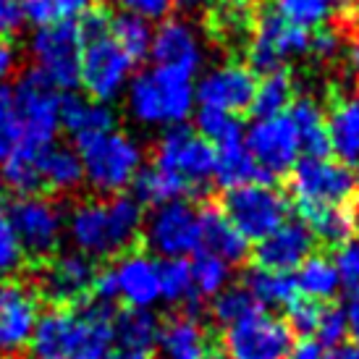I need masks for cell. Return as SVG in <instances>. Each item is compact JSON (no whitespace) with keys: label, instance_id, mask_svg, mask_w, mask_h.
<instances>
[{"label":"cell","instance_id":"816d5d0a","mask_svg":"<svg viewBox=\"0 0 359 359\" xmlns=\"http://www.w3.org/2000/svg\"><path fill=\"white\" fill-rule=\"evenodd\" d=\"M286 359H325V351L320 346L318 341H299V344H294L289 351V357Z\"/></svg>","mask_w":359,"mask_h":359},{"label":"cell","instance_id":"e575fe53","mask_svg":"<svg viewBox=\"0 0 359 359\" xmlns=\"http://www.w3.org/2000/svg\"><path fill=\"white\" fill-rule=\"evenodd\" d=\"M291 102H294V81L286 71H276L257 81L250 110L255 113V118H276L289 113Z\"/></svg>","mask_w":359,"mask_h":359},{"label":"cell","instance_id":"cb8c5ba5","mask_svg":"<svg viewBox=\"0 0 359 359\" xmlns=\"http://www.w3.org/2000/svg\"><path fill=\"white\" fill-rule=\"evenodd\" d=\"M210 351L208 336L197 318L179 315L160 325L155 359H205Z\"/></svg>","mask_w":359,"mask_h":359},{"label":"cell","instance_id":"4316f807","mask_svg":"<svg viewBox=\"0 0 359 359\" xmlns=\"http://www.w3.org/2000/svg\"><path fill=\"white\" fill-rule=\"evenodd\" d=\"M40 184L42 189L55 194H71L84 184V168H81L79 152L74 147L53 144L40 155Z\"/></svg>","mask_w":359,"mask_h":359},{"label":"cell","instance_id":"f5cc1de1","mask_svg":"<svg viewBox=\"0 0 359 359\" xmlns=\"http://www.w3.org/2000/svg\"><path fill=\"white\" fill-rule=\"evenodd\" d=\"M346 312V325H349V336L354 339V344H359V294H351L349 304L344 307Z\"/></svg>","mask_w":359,"mask_h":359},{"label":"cell","instance_id":"f1b7e54d","mask_svg":"<svg viewBox=\"0 0 359 359\" xmlns=\"http://www.w3.org/2000/svg\"><path fill=\"white\" fill-rule=\"evenodd\" d=\"M349 8H354V0H273V13L304 32L323 29Z\"/></svg>","mask_w":359,"mask_h":359},{"label":"cell","instance_id":"83f0119b","mask_svg":"<svg viewBox=\"0 0 359 359\" xmlns=\"http://www.w3.org/2000/svg\"><path fill=\"white\" fill-rule=\"evenodd\" d=\"M212 179L218 181L226 191L252 184V181H262L257 163L244 144V134L223 142V144H215V173H212Z\"/></svg>","mask_w":359,"mask_h":359},{"label":"cell","instance_id":"9c48e42d","mask_svg":"<svg viewBox=\"0 0 359 359\" xmlns=\"http://www.w3.org/2000/svg\"><path fill=\"white\" fill-rule=\"evenodd\" d=\"M142 236L152 257L158 255L160 259H176L197 255L202 250L200 210L187 200L152 208L150 215H144Z\"/></svg>","mask_w":359,"mask_h":359},{"label":"cell","instance_id":"484cf974","mask_svg":"<svg viewBox=\"0 0 359 359\" xmlns=\"http://www.w3.org/2000/svg\"><path fill=\"white\" fill-rule=\"evenodd\" d=\"M289 121L297 137L304 158H328V126H325V113L312 97H294L289 108Z\"/></svg>","mask_w":359,"mask_h":359},{"label":"cell","instance_id":"680465c9","mask_svg":"<svg viewBox=\"0 0 359 359\" xmlns=\"http://www.w3.org/2000/svg\"><path fill=\"white\" fill-rule=\"evenodd\" d=\"M205 359H226V357H223V351H218V349H212V346H210V351L205 354Z\"/></svg>","mask_w":359,"mask_h":359},{"label":"cell","instance_id":"8d00e7d4","mask_svg":"<svg viewBox=\"0 0 359 359\" xmlns=\"http://www.w3.org/2000/svg\"><path fill=\"white\" fill-rule=\"evenodd\" d=\"M184 194H189L187 184L165 173V170L155 168V165L142 168V173L134 181V197L140 200V205L160 208V205H168V202L184 200Z\"/></svg>","mask_w":359,"mask_h":359},{"label":"cell","instance_id":"6da1fadb","mask_svg":"<svg viewBox=\"0 0 359 359\" xmlns=\"http://www.w3.org/2000/svg\"><path fill=\"white\" fill-rule=\"evenodd\" d=\"M113 304L53 307L40 312L29 341V359H108L113 349Z\"/></svg>","mask_w":359,"mask_h":359},{"label":"cell","instance_id":"7dc6e473","mask_svg":"<svg viewBox=\"0 0 359 359\" xmlns=\"http://www.w3.org/2000/svg\"><path fill=\"white\" fill-rule=\"evenodd\" d=\"M121 6L131 16H140L147 24L152 21H165L176 8V0H121Z\"/></svg>","mask_w":359,"mask_h":359},{"label":"cell","instance_id":"52a82bcc","mask_svg":"<svg viewBox=\"0 0 359 359\" xmlns=\"http://www.w3.org/2000/svg\"><path fill=\"white\" fill-rule=\"evenodd\" d=\"M223 215L247 241H262L289 220V200L268 181L229 189L220 202Z\"/></svg>","mask_w":359,"mask_h":359},{"label":"cell","instance_id":"681fc988","mask_svg":"<svg viewBox=\"0 0 359 359\" xmlns=\"http://www.w3.org/2000/svg\"><path fill=\"white\" fill-rule=\"evenodd\" d=\"M24 24V13H21V0H0V37L16 34Z\"/></svg>","mask_w":359,"mask_h":359},{"label":"cell","instance_id":"30bf717a","mask_svg":"<svg viewBox=\"0 0 359 359\" xmlns=\"http://www.w3.org/2000/svg\"><path fill=\"white\" fill-rule=\"evenodd\" d=\"M131 79H134V60L116 45L110 32L84 40L79 84L90 100L110 105L126 92Z\"/></svg>","mask_w":359,"mask_h":359},{"label":"cell","instance_id":"ab89813d","mask_svg":"<svg viewBox=\"0 0 359 359\" xmlns=\"http://www.w3.org/2000/svg\"><path fill=\"white\" fill-rule=\"evenodd\" d=\"M194 126H197V134H200L202 140H208L212 147L233 140V137H241V126L236 116L218 108L200 105V108L194 110Z\"/></svg>","mask_w":359,"mask_h":359},{"label":"cell","instance_id":"7bdbcfd3","mask_svg":"<svg viewBox=\"0 0 359 359\" xmlns=\"http://www.w3.org/2000/svg\"><path fill=\"white\" fill-rule=\"evenodd\" d=\"M21 144V121L8 87H0V165Z\"/></svg>","mask_w":359,"mask_h":359},{"label":"cell","instance_id":"74e56055","mask_svg":"<svg viewBox=\"0 0 359 359\" xmlns=\"http://www.w3.org/2000/svg\"><path fill=\"white\" fill-rule=\"evenodd\" d=\"M231 280V265L226 259L208 255V252H197L191 259V289H194V299H215L220 291L229 289Z\"/></svg>","mask_w":359,"mask_h":359},{"label":"cell","instance_id":"d590c367","mask_svg":"<svg viewBox=\"0 0 359 359\" xmlns=\"http://www.w3.org/2000/svg\"><path fill=\"white\" fill-rule=\"evenodd\" d=\"M92 0H21L24 21L34 29L53 24H76L90 11Z\"/></svg>","mask_w":359,"mask_h":359},{"label":"cell","instance_id":"ba28073f","mask_svg":"<svg viewBox=\"0 0 359 359\" xmlns=\"http://www.w3.org/2000/svg\"><path fill=\"white\" fill-rule=\"evenodd\" d=\"M152 165L187 184V189H205L215 173V147L187 126H173L160 134Z\"/></svg>","mask_w":359,"mask_h":359},{"label":"cell","instance_id":"1f68e13d","mask_svg":"<svg viewBox=\"0 0 359 359\" xmlns=\"http://www.w3.org/2000/svg\"><path fill=\"white\" fill-rule=\"evenodd\" d=\"M302 218H304V226L309 229V233L323 244H330V247H341V244L351 241V233L357 229L351 210H346L344 205L307 208L302 210Z\"/></svg>","mask_w":359,"mask_h":359},{"label":"cell","instance_id":"11a10c76","mask_svg":"<svg viewBox=\"0 0 359 359\" xmlns=\"http://www.w3.org/2000/svg\"><path fill=\"white\" fill-rule=\"evenodd\" d=\"M349 66L354 74H359V37L351 42V48H349Z\"/></svg>","mask_w":359,"mask_h":359},{"label":"cell","instance_id":"ee69618b","mask_svg":"<svg viewBox=\"0 0 359 359\" xmlns=\"http://www.w3.org/2000/svg\"><path fill=\"white\" fill-rule=\"evenodd\" d=\"M320 307L318 302H309V299H297L291 307H286V325H289L291 336H302V339H307V336H315V330H318V323H320Z\"/></svg>","mask_w":359,"mask_h":359},{"label":"cell","instance_id":"d4e9b609","mask_svg":"<svg viewBox=\"0 0 359 359\" xmlns=\"http://www.w3.org/2000/svg\"><path fill=\"white\" fill-rule=\"evenodd\" d=\"M60 129L69 131L74 142L90 140L116 129V113L105 102L90 97H63L60 105Z\"/></svg>","mask_w":359,"mask_h":359},{"label":"cell","instance_id":"b9f144b4","mask_svg":"<svg viewBox=\"0 0 359 359\" xmlns=\"http://www.w3.org/2000/svg\"><path fill=\"white\" fill-rule=\"evenodd\" d=\"M212 318L220 323L223 328H229L231 323L241 320L244 315H250L252 309H257V304L252 302L244 286H229L226 291H220L218 297L212 299Z\"/></svg>","mask_w":359,"mask_h":359},{"label":"cell","instance_id":"4dcf8cb0","mask_svg":"<svg viewBox=\"0 0 359 359\" xmlns=\"http://www.w3.org/2000/svg\"><path fill=\"white\" fill-rule=\"evenodd\" d=\"M294 280H297V291H299L302 297L309 302H318V304L333 299L341 289L336 265L325 255H309L297 268Z\"/></svg>","mask_w":359,"mask_h":359},{"label":"cell","instance_id":"2e32d148","mask_svg":"<svg viewBox=\"0 0 359 359\" xmlns=\"http://www.w3.org/2000/svg\"><path fill=\"white\" fill-rule=\"evenodd\" d=\"M244 144L257 163L262 181L289 173L299 163L302 155L299 137L291 126L289 116L255 118V123L244 134Z\"/></svg>","mask_w":359,"mask_h":359},{"label":"cell","instance_id":"4fadbf2b","mask_svg":"<svg viewBox=\"0 0 359 359\" xmlns=\"http://www.w3.org/2000/svg\"><path fill=\"white\" fill-rule=\"evenodd\" d=\"M8 210L24 255L45 259L58 252L60 241L66 236V212L58 202L42 194H29L13 197Z\"/></svg>","mask_w":359,"mask_h":359},{"label":"cell","instance_id":"7402d4cb","mask_svg":"<svg viewBox=\"0 0 359 359\" xmlns=\"http://www.w3.org/2000/svg\"><path fill=\"white\" fill-rule=\"evenodd\" d=\"M330 152L346 168L359 165V97L344 95L333 100V108L325 116Z\"/></svg>","mask_w":359,"mask_h":359},{"label":"cell","instance_id":"ffe728a7","mask_svg":"<svg viewBox=\"0 0 359 359\" xmlns=\"http://www.w3.org/2000/svg\"><path fill=\"white\" fill-rule=\"evenodd\" d=\"M150 58L155 66L163 69H176L184 74H197L205 60V48H202L200 32L184 19H165L152 34Z\"/></svg>","mask_w":359,"mask_h":359},{"label":"cell","instance_id":"603a6c76","mask_svg":"<svg viewBox=\"0 0 359 359\" xmlns=\"http://www.w3.org/2000/svg\"><path fill=\"white\" fill-rule=\"evenodd\" d=\"M200 252L215 255V257L226 259L229 265L241 262L250 255V241L231 226L229 218L223 215V210L215 208V205H208V208L200 210Z\"/></svg>","mask_w":359,"mask_h":359},{"label":"cell","instance_id":"5b68a950","mask_svg":"<svg viewBox=\"0 0 359 359\" xmlns=\"http://www.w3.org/2000/svg\"><path fill=\"white\" fill-rule=\"evenodd\" d=\"M11 95L21 121V144L16 150L42 155L55 144V137L60 131L63 92L45 79L40 71L29 69L19 76Z\"/></svg>","mask_w":359,"mask_h":359},{"label":"cell","instance_id":"60d3db41","mask_svg":"<svg viewBox=\"0 0 359 359\" xmlns=\"http://www.w3.org/2000/svg\"><path fill=\"white\" fill-rule=\"evenodd\" d=\"M24 265V247L11 220L8 202L0 200V276H11Z\"/></svg>","mask_w":359,"mask_h":359},{"label":"cell","instance_id":"277c9868","mask_svg":"<svg viewBox=\"0 0 359 359\" xmlns=\"http://www.w3.org/2000/svg\"><path fill=\"white\" fill-rule=\"evenodd\" d=\"M84 184L102 197H116L134 187L144 168V150L126 131H105L97 137L76 142Z\"/></svg>","mask_w":359,"mask_h":359},{"label":"cell","instance_id":"f907efd6","mask_svg":"<svg viewBox=\"0 0 359 359\" xmlns=\"http://www.w3.org/2000/svg\"><path fill=\"white\" fill-rule=\"evenodd\" d=\"M19 69V50L8 37H0V87H6V81Z\"/></svg>","mask_w":359,"mask_h":359},{"label":"cell","instance_id":"8fae6325","mask_svg":"<svg viewBox=\"0 0 359 359\" xmlns=\"http://www.w3.org/2000/svg\"><path fill=\"white\" fill-rule=\"evenodd\" d=\"M81 50L84 40L76 24H53L34 29L29 40V55L34 60V71L55 84L60 92L79 87Z\"/></svg>","mask_w":359,"mask_h":359},{"label":"cell","instance_id":"6f0895ef","mask_svg":"<svg viewBox=\"0 0 359 359\" xmlns=\"http://www.w3.org/2000/svg\"><path fill=\"white\" fill-rule=\"evenodd\" d=\"M184 6H189V8H205V6H215L218 0H181Z\"/></svg>","mask_w":359,"mask_h":359},{"label":"cell","instance_id":"9a60e30c","mask_svg":"<svg viewBox=\"0 0 359 359\" xmlns=\"http://www.w3.org/2000/svg\"><path fill=\"white\" fill-rule=\"evenodd\" d=\"M244 53H247V69L252 74L268 76L283 71V63L289 58L309 53V32L291 27L289 21H283L270 11L257 19Z\"/></svg>","mask_w":359,"mask_h":359},{"label":"cell","instance_id":"f546056e","mask_svg":"<svg viewBox=\"0 0 359 359\" xmlns=\"http://www.w3.org/2000/svg\"><path fill=\"white\" fill-rule=\"evenodd\" d=\"M244 289L259 309L265 307H291L299 299L297 280L291 273H276V270L252 268L244 278Z\"/></svg>","mask_w":359,"mask_h":359},{"label":"cell","instance_id":"44dd1931","mask_svg":"<svg viewBox=\"0 0 359 359\" xmlns=\"http://www.w3.org/2000/svg\"><path fill=\"white\" fill-rule=\"evenodd\" d=\"M315 250V236L309 233L304 220H286L283 226L268 233L255 247V265L262 270L291 273Z\"/></svg>","mask_w":359,"mask_h":359},{"label":"cell","instance_id":"d6a6232c","mask_svg":"<svg viewBox=\"0 0 359 359\" xmlns=\"http://www.w3.org/2000/svg\"><path fill=\"white\" fill-rule=\"evenodd\" d=\"M215 34L226 45H244L250 42L257 16L252 0H218V8L212 11Z\"/></svg>","mask_w":359,"mask_h":359},{"label":"cell","instance_id":"7a4b0ae2","mask_svg":"<svg viewBox=\"0 0 359 359\" xmlns=\"http://www.w3.org/2000/svg\"><path fill=\"white\" fill-rule=\"evenodd\" d=\"M142 226L144 208L129 194L81 200L66 212V239L74 252L92 262L126 255L131 244L140 239Z\"/></svg>","mask_w":359,"mask_h":359},{"label":"cell","instance_id":"bcb514c9","mask_svg":"<svg viewBox=\"0 0 359 359\" xmlns=\"http://www.w3.org/2000/svg\"><path fill=\"white\" fill-rule=\"evenodd\" d=\"M333 265H336L341 286L351 294H359V239H351L336 247Z\"/></svg>","mask_w":359,"mask_h":359},{"label":"cell","instance_id":"e0dca14e","mask_svg":"<svg viewBox=\"0 0 359 359\" xmlns=\"http://www.w3.org/2000/svg\"><path fill=\"white\" fill-rule=\"evenodd\" d=\"M97 278L95 262L79 252H60L53 255L40 268L37 276V297H45L55 307H76L92 294Z\"/></svg>","mask_w":359,"mask_h":359},{"label":"cell","instance_id":"8992f818","mask_svg":"<svg viewBox=\"0 0 359 359\" xmlns=\"http://www.w3.org/2000/svg\"><path fill=\"white\" fill-rule=\"evenodd\" d=\"M95 299L102 304L123 302L126 309H152L160 302V259L150 252H126L108 270H100Z\"/></svg>","mask_w":359,"mask_h":359},{"label":"cell","instance_id":"db71d44e","mask_svg":"<svg viewBox=\"0 0 359 359\" xmlns=\"http://www.w3.org/2000/svg\"><path fill=\"white\" fill-rule=\"evenodd\" d=\"M325 359H359V344H341V346H333L330 354H325Z\"/></svg>","mask_w":359,"mask_h":359},{"label":"cell","instance_id":"7c38bea8","mask_svg":"<svg viewBox=\"0 0 359 359\" xmlns=\"http://www.w3.org/2000/svg\"><path fill=\"white\" fill-rule=\"evenodd\" d=\"M291 346L289 325L257 307L223 330L220 351L226 359H286Z\"/></svg>","mask_w":359,"mask_h":359},{"label":"cell","instance_id":"ac0fdd59","mask_svg":"<svg viewBox=\"0 0 359 359\" xmlns=\"http://www.w3.org/2000/svg\"><path fill=\"white\" fill-rule=\"evenodd\" d=\"M37 320H40L37 291L16 280L0 283V357L8 359L29 349Z\"/></svg>","mask_w":359,"mask_h":359},{"label":"cell","instance_id":"5bb4252c","mask_svg":"<svg viewBox=\"0 0 359 359\" xmlns=\"http://www.w3.org/2000/svg\"><path fill=\"white\" fill-rule=\"evenodd\" d=\"M354 181L351 168L328 158H302L289 170V189L299 210L344 205L354 194Z\"/></svg>","mask_w":359,"mask_h":359},{"label":"cell","instance_id":"f6af8a7d","mask_svg":"<svg viewBox=\"0 0 359 359\" xmlns=\"http://www.w3.org/2000/svg\"><path fill=\"white\" fill-rule=\"evenodd\" d=\"M318 344L320 346H341L344 339L349 336V325H346V312L344 307H323L320 312V323H318Z\"/></svg>","mask_w":359,"mask_h":359},{"label":"cell","instance_id":"3957f363","mask_svg":"<svg viewBox=\"0 0 359 359\" xmlns=\"http://www.w3.org/2000/svg\"><path fill=\"white\" fill-rule=\"evenodd\" d=\"M126 110L140 126H184L194 113V76L176 69H152L137 74L126 87Z\"/></svg>","mask_w":359,"mask_h":359},{"label":"cell","instance_id":"836d02e7","mask_svg":"<svg viewBox=\"0 0 359 359\" xmlns=\"http://www.w3.org/2000/svg\"><path fill=\"white\" fill-rule=\"evenodd\" d=\"M160 302L184 304L189 318H194L197 309L202 307L200 302L194 299V289H191V262L187 257L160 259Z\"/></svg>","mask_w":359,"mask_h":359},{"label":"cell","instance_id":"f35d334b","mask_svg":"<svg viewBox=\"0 0 359 359\" xmlns=\"http://www.w3.org/2000/svg\"><path fill=\"white\" fill-rule=\"evenodd\" d=\"M152 24H147L140 16H131V13H118V16H110V37L116 40L121 50L126 53L134 63L150 55L152 48Z\"/></svg>","mask_w":359,"mask_h":359},{"label":"cell","instance_id":"d6986e66","mask_svg":"<svg viewBox=\"0 0 359 359\" xmlns=\"http://www.w3.org/2000/svg\"><path fill=\"white\" fill-rule=\"evenodd\" d=\"M257 90V76L241 63H223L205 71L194 84V100L205 108H218L226 113L250 110Z\"/></svg>","mask_w":359,"mask_h":359},{"label":"cell","instance_id":"9f6ffc18","mask_svg":"<svg viewBox=\"0 0 359 359\" xmlns=\"http://www.w3.org/2000/svg\"><path fill=\"white\" fill-rule=\"evenodd\" d=\"M351 197H354V212H351V215H354V223L359 226V176H357V181H354V194H351Z\"/></svg>","mask_w":359,"mask_h":359},{"label":"cell","instance_id":"c3c4849f","mask_svg":"<svg viewBox=\"0 0 359 359\" xmlns=\"http://www.w3.org/2000/svg\"><path fill=\"white\" fill-rule=\"evenodd\" d=\"M341 50V34L333 29H318L315 34H309V53L320 60L336 58Z\"/></svg>","mask_w":359,"mask_h":359}]
</instances>
